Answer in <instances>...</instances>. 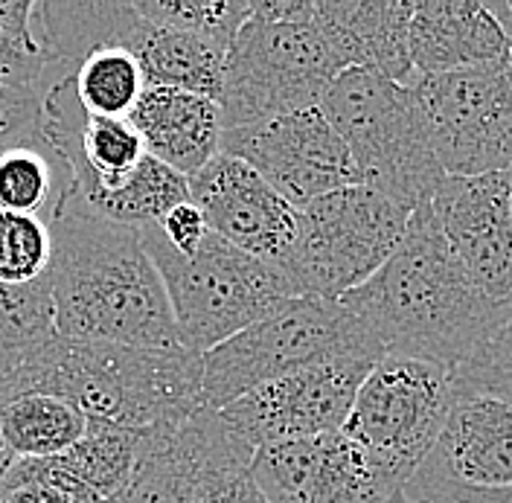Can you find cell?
I'll list each match as a JSON object with an SVG mask.
<instances>
[{
  "mask_svg": "<svg viewBox=\"0 0 512 503\" xmlns=\"http://www.w3.org/2000/svg\"><path fill=\"white\" fill-rule=\"evenodd\" d=\"M399 503H512V489H460V486H434V489H405Z\"/></svg>",
  "mask_w": 512,
  "mask_h": 503,
  "instance_id": "35",
  "label": "cell"
},
{
  "mask_svg": "<svg viewBox=\"0 0 512 503\" xmlns=\"http://www.w3.org/2000/svg\"><path fill=\"white\" fill-rule=\"evenodd\" d=\"M3 463H6V454L0 451V469H3Z\"/></svg>",
  "mask_w": 512,
  "mask_h": 503,
  "instance_id": "40",
  "label": "cell"
},
{
  "mask_svg": "<svg viewBox=\"0 0 512 503\" xmlns=\"http://www.w3.org/2000/svg\"><path fill=\"white\" fill-rule=\"evenodd\" d=\"M195 503H262L259 492H256L251 472L242 477H233L227 483H219L213 489H207Z\"/></svg>",
  "mask_w": 512,
  "mask_h": 503,
  "instance_id": "37",
  "label": "cell"
},
{
  "mask_svg": "<svg viewBox=\"0 0 512 503\" xmlns=\"http://www.w3.org/2000/svg\"><path fill=\"white\" fill-rule=\"evenodd\" d=\"M318 108L341 134L361 187L382 192L408 213L431 201L446 172L411 85L367 70H344Z\"/></svg>",
  "mask_w": 512,
  "mask_h": 503,
  "instance_id": "5",
  "label": "cell"
},
{
  "mask_svg": "<svg viewBox=\"0 0 512 503\" xmlns=\"http://www.w3.org/2000/svg\"><path fill=\"white\" fill-rule=\"evenodd\" d=\"M219 152L248 163L291 207L358 184L350 152L320 108L283 114L256 126L227 128Z\"/></svg>",
  "mask_w": 512,
  "mask_h": 503,
  "instance_id": "12",
  "label": "cell"
},
{
  "mask_svg": "<svg viewBox=\"0 0 512 503\" xmlns=\"http://www.w3.org/2000/svg\"><path fill=\"white\" fill-rule=\"evenodd\" d=\"M448 251L478 291L512 317V213L507 172L454 178L428 201Z\"/></svg>",
  "mask_w": 512,
  "mask_h": 503,
  "instance_id": "15",
  "label": "cell"
},
{
  "mask_svg": "<svg viewBox=\"0 0 512 503\" xmlns=\"http://www.w3.org/2000/svg\"><path fill=\"white\" fill-rule=\"evenodd\" d=\"M18 393H50L94 422L143 434L201 410V355L56 335L15 378L9 396Z\"/></svg>",
  "mask_w": 512,
  "mask_h": 503,
  "instance_id": "3",
  "label": "cell"
},
{
  "mask_svg": "<svg viewBox=\"0 0 512 503\" xmlns=\"http://www.w3.org/2000/svg\"><path fill=\"white\" fill-rule=\"evenodd\" d=\"M50 262H53L50 224L38 216L0 210V283H41L50 274Z\"/></svg>",
  "mask_w": 512,
  "mask_h": 503,
  "instance_id": "30",
  "label": "cell"
},
{
  "mask_svg": "<svg viewBox=\"0 0 512 503\" xmlns=\"http://www.w3.org/2000/svg\"><path fill=\"white\" fill-rule=\"evenodd\" d=\"M408 53L414 76H437L510 56L507 38L489 9L475 0L414 3Z\"/></svg>",
  "mask_w": 512,
  "mask_h": 503,
  "instance_id": "20",
  "label": "cell"
},
{
  "mask_svg": "<svg viewBox=\"0 0 512 503\" xmlns=\"http://www.w3.org/2000/svg\"><path fill=\"white\" fill-rule=\"evenodd\" d=\"M88 416L50 393H18L0 402V451L6 457H59L85 437Z\"/></svg>",
  "mask_w": 512,
  "mask_h": 503,
  "instance_id": "22",
  "label": "cell"
},
{
  "mask_svg": "<svg viewBox=\"0 0 512 503\" xmlns=\"http://www.w3.org/2000/svg\"><path fill=\"white\" fill-rule=\"evenodd\" d=\"M73 91L82 108L94 117L126 120L137 99L146 91V79L137 59L126 50H94L70 73Z\"/></svg>",
  "mask_w": 512,
  "mask_h": 503,
  "instance_id": "26",
  "label": "cell"
},
{
  "mask_svg": "<svg viewBox=\"0 0 512 503\" xmlns=\"http://www.w3.org/2000/svg\"><path fill=\"white\" fill-rule=\"evenodd\" d=\"M0 503H102L56 457H6L0 469Z\"/></svg>",
  "mask_w": 512,
  "mask_h": 503,
  "instance_id": "31",
  "label": "cell"
},
{
  "mask_svg": "<svg viewBox=\"0 0 512 503\" xmlns=\"http://www.w3.org/2000/svg\"><path fill=\"white\" fill-rule=\"evenodd\" d=\"M149 158L192 178L219 155L222 108L216 99L178 88H146L126 117Z\"/></svg>",
  "mask_w": 512,
  "mask_h": 503,
  "instance_id": "19",
  "label": "cell"
},
{
  "mask_svg": "<svg viewBox=\"0 0 512 503\" xmlns=\"http://www.w3.org/2000/svg\"><path fill=\"white\" fill-rule=\"evenodd\" d=\"M411 0H315L312 18L344 70H367L411 85Z\"/></svg>",
  "mask_w": 512,
  "mask_h": 503,
  "instance_id": "18",
  "label": "cell"
},
{
  "mask_svg": "<svg viewBox=\"0 0 512 503\" xmlns=\"http://www.w3.org/2000/svg\"><path fill=\"white\" fill-rule=\"evenodd\" d=\"M344 358L379 361L384 352L338 300L288 297L201 355V408L222 410L259 384Z\"/></svg>",
  "mask_w": 512,
  "mask_h": 503,
  "instance_id": "4",
  "label": "cell"
},
{
  "mask_svg": "<svg viewBox=\"0 0 512 503\" xmlns=\"http://www.w3.org/2000/svg\"><path fill=\"white\" fill-rule=\"evenodd\" d=\"M373 364L376 361L344 358L288 373L230 402L219 416L233 437L254 451L341 431Z\"/></svg>",
  "mask_w": 512,
  "mask_h": 503,
  "instance_id": "13",
  "label": "cell"
},
{
  "mask_svg": "<svg viewBox=\"0 0 512 503\" xmlns=\"http://www.w3.org/2000/svg\"><path fill=\"white\" fill-rule=\"evenodd\" d=\"M137 442H140V431L88 419L85 437L59 454L56 460L88 492H94L96 498L105 503L128 483L134 457H137Z\"/></svg>",
  "mask_w": 512,
  "mask_h": 503,
  "instance_id": "25",
  "label": "cell"
},
{
  "mask_svg": "<svg viewBox=\"0 0 512 503\" xmlns=\"http://www.w3.org/2000/svg\"><path fill=\"white\" fill-rule=\"evenodd\" d=\"M67 169L41 140H24L0 149V210L50 221L67 195Z\"/></svg>",
  "mask_w": 512,
  "mask_h": 503,
  "instance_id": "23",
  "label": "cell"
},
{
  "mask_svg": "<svg viewBox=\"0 0 512 503\" xmlns=\"http://www.w3.org/2000/svg\"><path fill=\"white\" fill-rule=\"evenodd\" d=\"M254 448L233 437L219 410L143 431L128 483L105 503H195L207 489L251 472Z\"/></svg>",
  "mask_w": 512,
  "mask_h": 503,
  "instance_id": "11",
  "label": "cell"
},
{
  "mask_svg": "<svg viewBox=\"0 0 512 503\" xmlns=\"http://www.w3.org/2000/svg\"><path fill=\"white\" fill-rule=\"evenodd\" d=\"M47 224L56 335L143 349L181 346L140 230L88 213H59Z\"/></svg>",
  "mask_w": 512,
  "mask_h": 503,
  "instance_id": "2",
  "label": "cell"
},
{
  "mask_svg": "<svg viewBox=\"0 0 512 503\" xmlns=\"http://www.w3.org/2000/svg\"><path fill=\"white\" fill-rule=\"evenodd\" d=\"M411 213L370 187H344L297 207L294 242L274 262L291 297L341 300L399 248Z\"/></svg>",
  "mask_w": 512,
  "mask_h": 503,
  "instance_id": "7",
  "label": "cell"
},
{
  "mask_svg": "<svg viewBox=\"0 0 512 503\" xmlns=\"http://www.w3.org/2000/svg\"><path fill=\"white\" fill-rule=\"evenodd\" d=\"M454 396H492L512 402V323L498 329L451 373Z\"/></svg>",
  "mask_w": 512,
  "mask_h": 503,
  "instance_id": "32",
  "label": "cell"
},
{
  "mask_svg": "<svg viewBox=\"0 0 512 503\" xmlns=\"http://www.w3.org/2000/svg\"><path fill=\"white\" fill-rule=\"evenodd\" d=\"M507 178H510V213H512V169L507 172Z\"/></svg>",
  "mask_w": 512,
  "mask_h": 503,
  "instance_id": "39",
  "label": "cell"
},
{
  "mask_svg": "<svg viewBox=\"0 0 512 503\" xmlns=\"http://www.w3.org/2000/svg\"><path fill=\"white\" fill-rule=\"evenodd\" d=\"M451 405V370L416 358L384 355L358 387L341 431L399 492H405L440 440Z\"/></svg>",
  "mask_w": 512,
  "mask_h": 503,
  "instance_id": "9",
  "label": "cell"
},
{
  "mask_svg": "<svg viewBox=\"0 0 512 503\" xmlns=\"http://www.w3.org/2000/svg\"><path fill=\"white\" fill-rule=\"evenodd\" d=\"M158 227V233L163 236V242L172 248L175 253H184V256H192V253L201 248V242L207 239L210 227L201 216V210L192 204V201H184L178 207H172Z\"/></svg>",
  "mask_w": 512,
  "mask_h": 503,
  "instance_id": "34",
  "label": "cell"
},
{
  "mask_svg": "<svg viewBox=\"0 0 512 503\" xmlns=\"http://www.w3.org/2000/svg\"><path fill=\"white\" fill-rule=\"evenodd\" d=\"M56 338L50 280L35 285L0 283V402L32 358Z\"/></svg>",
  "mask_w": 512,
  "mask_h": 503,
  "instance_id": "24",
  "label": "cell"
},
{
  "mask_svg": "<svg viewBox=\"0 0 512 503\" xmlns=\"http://www.w3.org/2000/svg\"><path fill=\"white\" fill-rule=\"evenodd\" d=\"M134 9L158 24L172 30L192 32L224 47L233 44L239 30L251 18V0H131Z\"/></svg>",
  "mask_w": 512,
  "mask_h": 503,
  "instance_id": "29",
  "label": "cell"
},
{
  "mask_svg": "<svg viewBox=\"0 0 512 503\" xmlns=\"http://www.w3.org/2000/svg\"><path fill=\"white\" fill-rule=\"evenodd\" d=\"M140 236L166 288L178 344L190 352L216 349L291 297L274 262L239 251L216 233H207L192 256L172 251L158 227H143Z\"/></svg>",
  "mask_w": 512,
  "mask_h": 503,
  "instance_id": "6",
  "label": "cell"
},
{
  "mask_svg": "<svg viewBox=\"0 0 512 503\" xmlns=\"http://www.w3.org/2000/svg\"><path fill=\"white\" fill-rule=\"evenodd\" d=\"M312 15V0H251V21L280 24L306 21Z\"/></svg>",
  "mask_w": 512,
  "mask_h": 503,
  "instance_id": "36",
  "label": "cell"
},
{
  "mask_svg": "<svg viewBox=\"0 0 512 503\" xmlns=\"http://www.w3.org/2000/svg\"><path fill=\"white\" fill-rule=\"evenodd\" d=\"M486 9H489V15L498 21V27L504 32V38H507V50H510L512 56V0H489V3H483Z\"/></svg>",
  "mask_w": 512,
  "mask_h": 503,
  "instance_id": "38",
  "label": "cell"
},
{
  "mask_svg": "<svg viewBox=\"0 0 512 503\" xmlns=\"http://www.w3.org/2000/svg\"><path fill=\"white\" fill-rule=\"evenodd\" d=\"M338 303L364 323L384 355L440 364L451 373L512 323L448 251L428 201L411 213L393 256Z\"/></svg>",
  "mask_w": 512,
  "mask_h": 503,
  "instance_id": "1",
  "label": "cell"
},
{
  "mask_svg": "<svg viewBox=\"0 0 512 503\" xmlns=\"http://www.w3.org/2000/svg\"><path fill=\"white\" fill-rule=\"evenodd\" d=\"M341 73L344 64L312 15L280 24L248 18L224 59L219 96L224 131L318 108L326 88Z\"/></svg>",
  "mask_w": 512,
  "mask_h": 503,
  "instance_id": "8",
  "label": "cell"
},
{
  "mask_svg": "<svg viewBox=\"0 0 512 503\" xmlns=\"http://www.w3.org/2000/svg\"><path fill=\"white\" fill-rule=\"evenodd\" d=\"M67 73L35 35V3L0 0V82L50 91Z\"/></svg>",
  "mask_w": 512,
  "mask_h": 503,
  "instance_id": "28",
  "label": "cell"
},
{
  "mask_svg": "<svg viewBox=\"0 0 512 503\" xmlns=\"http://www.w3.org/2000/svg\"><path fill=\"white\" fill-rule=\"evenodd\" d=\"M184 201H190L187 178L146 155L140 160L137 172L126 181V187L117 189L114 195H108L102 201L96 216L143 230V227L160 224L172 207H178Z\"/></svg>",
  "mask_w": 512,
  "mask_h": 503,
  "instance_id": "27",
  "label": "cell"
},
{
  "mask_svg": "<svg viewBox=\"0 0 512 503\" xmlns=\"http://www.w3.org/2000/svg\"><path fill=\"white\" fill-rule=\"evenodd\" d=\"M131 56L143 70L146 88H178L210 96L216 102L222 96L227 47L219 41L158 27L143 18V27L131 44Z\"/></svg>",
  "mask_w": 512,
  "mask_h": 503,
  "instance_id": "21",
  "label": "cell"
},
{
  "mask_svg": "<svg viewBox=\"0 0 512 503\" xmlns=\"http://www.w3.org/2000/svg\"><path fill=\"white\" fill-rule=\"evenodd\" d=\"M190 201L210 233L265 262H280L294 242L297 207L271 189L248 163L216 155L187 178Z\"/></svg>",
  "mask_w": 512,
  "mask_h": 503,
  "instance_id": "16",
  "label": "cell"
},
{
  "mask_svg": "<svg viewBox=\"0 0 512 503\" xmlns=\"http://www.w3.org/2000/svg\"><path fill=\"white\" fill-rule=\"evenodd\" d=\"M434 155L454 178L512 169V56L498 62L414 76Z\"/></svg>",
  "mask_w": 512,
  "mask_h": 503,
  "instance_id": "10",
  "label": "cell"
},
{
  "mask_svg": "<svg viewBox=\"0 0 512 503\" xmlns=\"http://www.w3.org/2000/svg\"><path fill=\"white\" fill-rule=\"evenodd\" d=\"M512 489V402L454 396L440 440L405 489Z\"/></svg>",
  "mask_w": 512,
  "mask_h": 503,
  "instance_id": "17",
  "label": "cell"
},
{
  "mask_svg": "<svg viewBox=\"0 0 512 503\" xmlns=\"http://www.w3.org/2000/svg\"><path fill=\"white\" fill-rule=\"evenodd\" d=\"M44 88L38 85H12L0 82V149L12 143L35 140L38 120H41V102Z\"/></svg>",
  "mask_w": 512,
  "mask_h": 503,
  "instance_id": "33",
  "label": "cell"
},
{
  "mask_svg": "<svg viewBox=\"0 0 512 503\" xmlns=\"http://www.w3.org/2000/svg\"><path fill=\"white\" fill-rule=\"evenodd\" d=\"M251 480L262 503H399L402 498L344 431L259 448Z\"/></svg>",
  "mask_w": 512,
  "mask_h": 503,
  "instance_id": "14",
  "label": "cell"
}]
</instances>
